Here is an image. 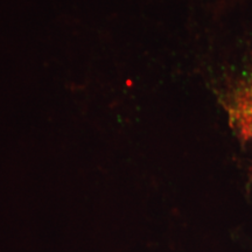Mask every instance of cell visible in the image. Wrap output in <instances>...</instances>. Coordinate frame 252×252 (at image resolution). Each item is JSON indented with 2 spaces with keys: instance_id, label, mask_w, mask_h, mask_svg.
I'll use <instances>...</instances> for the list:
<instances>
[]
</instances>
